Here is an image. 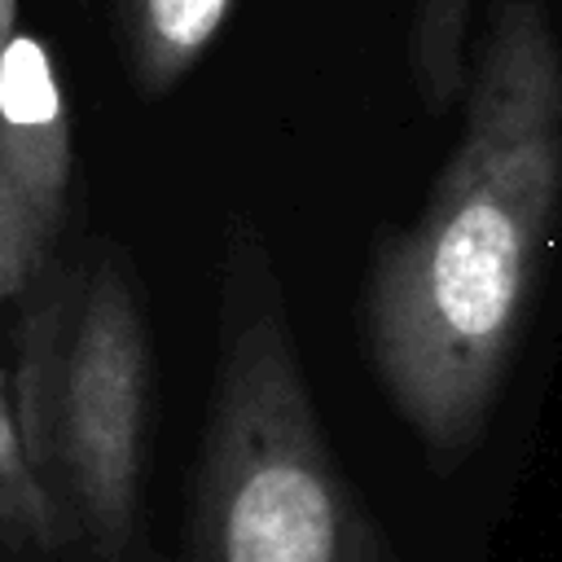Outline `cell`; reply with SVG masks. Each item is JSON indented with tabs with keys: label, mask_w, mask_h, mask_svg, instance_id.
<instances>
[{
	"label": "cell",
	"mask_w": 562,
	"mask_h": 562,
	"mask_svg": "<svg viewBox=\"0 0 562 562\" xmlns=\"http://www.w3.org/2000/svg\"><path fill=\"white\" fill-rule=\"evenodd\" d=\"M0 299L13 312L66 255L75 123L53 53L18 22V0H0Z\"/></svg>",
	"instance_id": "5b68a950"
},
{
	"label": "cell",
	"mask_w": 562,
	"mask_h": 562,
	"mask_svg": "<svg viewBox=\"0 0 562 562\" xmlns=\"http://www.w3.org/2000/svg\"><path fill=\"white\" fill-rule=\"evenodd\" d=\"M474 0H417L408 26V66L430 110H448L470 88L465 22Z\"/></svg>",
	"instance_id": "52a82bcc"
},
{
	"label": "cell",
	"mask_w": 562,
	"mask_h": 562,
	"mask_svg": "<svg viewBox=\"0 0 562 562\" xmlns=\"http://www.w3.org/2000/svg\"><path fill=\"white\" fill-rule=\"evenodd\" d=\"M184 562H400L325 439L281 281L241 215L228 220L220 255L215 369Z\"/></svg>",
	"instance_id": "7a4b0ae2"
},
{
	"label": "cell",
	"mask_w": 562,
	"mask_h": 562,
	"mask_svg": "<svg viewBox=\"0 0 562 562\" xmlns=\"http://www.w3.org/2000/svg\"><path fill=\"white\" fill-rule=\"evenodd\" d=\"M154 347L136 272L114 241L83 250L61 373L57 470L70 518L66 562H162L145 527Z\"/></svg>",
	"instance_id": "3957f363"
},
{
	"label": "cell",
	"mask_w": 562,
	"mask_h": 562,
	"mask_svg": "<svg viewBox=\"0 0 562 562\" xmlns=\"http://www.w3.org/2000/svg\"><path fill=\"white\" fill-rule=\"evenodd\" d=\"M237 0H114L119 44L140 97L171 92L220 35Z\"/></svg>",
	"instance_id": "8992f818"
},
{
	"label": "cell",
	"mask_w": 562,
	"mask_h": 562,
	"mask_svg": "<svg viewBox=\"0 0 562 562\" xmlns=\"http://www.w3.org/2000/svg\"><path fill=\"white\" fill-rule=\"evenodd\" d=\"M562 211V40L544 0H492L461 136L408 228L373 241L364 334L382 391L435 461L501 395Z\"/></svg>",
	"instance_id": "6da1fadb"
},
{
	"label": "cell",
	"mask_w": 562,
	"mask_h": 562,
	"mask_svg": "<svg viewBox=\"0 0 562 562\" xmlns=\"http://www.w3.org/2000/svg\"><path fill=\"white\" fill-rule=\"evenodd\" d=\"M83 285V255H61L9 312L0 378V536L4 562L70 558V518L57 470L61 373Z\"/></svg>",
	"instance_id": "277c9868"
}]
</instances>
